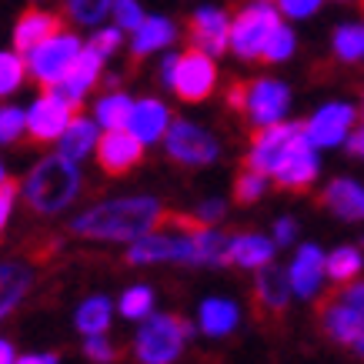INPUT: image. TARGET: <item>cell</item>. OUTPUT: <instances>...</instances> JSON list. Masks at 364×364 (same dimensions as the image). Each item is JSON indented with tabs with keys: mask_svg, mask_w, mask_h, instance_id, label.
Listing matches in <instances>:
<instances>
[{
	"mask_svg": "<svg viewBox=\"0 0 364 364\" xmlns=\"http://www.w3.org/2000/svg\"><path fill=\"white\" fill-rule=\"evenodd\" d=\"M164 214V204L157 198H117L104 200L97 208L84 210L70 221V231L87 241H137L151 234Z\"/></svg>",
	"mask_w": 364,
	"mask_h": 364,
	"instance_id": "obj_1",
	"label": "cell"
},
{
	"mask_svg": "<svg viewBox=\"0 0 364 364\" xmlns=\"http://www.w3.org/2000/svg\"><path fill=\"white\" fill-rule=\"evenodd\" d=\"M80 171L67 157H44L23 181V200L33 214H60L80 194Z\"/></svg>",
	"mask_w": 364,
	"mask_h": 364,
	"instance_id": "obj_2",
	"label": "cell"
},
{
	"mask_svg": "<svg viewBox=\"0 0 364 364\" xmlns=\"http://www.w3.org/2000/svg\"><path fill=\"white\" fill-rule=\"evenodd\" d=\"M318 324L331 341L351 348L364 334V281H348L318 301Z\"/></svg>",
	"mask_w": 364,
	"mask_h": 364,
	"instance_id": "obj_3",
	"label": "cell"
},
{
	"mask_svg": "<svg viewBox=\"0 0 364 364\" xmlns=\"http://www.w3.org/2000/svg\"><path fill=\"white\" fill-rule=\"evenodd\" d=\"M191 331L194 328L181 314H154L144 321L134 338V354L141 364H174L184 351Z\"/></svg>",
	"mask_w": 364,
	"mask_h": 364,
	"instance_id": "obj_4",
	"label": "cell"
},
{
	"mask_svg": "<svg viewBox=\"0 0 364 364\" xmlns=\"http://www.w3.org/2000/svg\"><path fill=\"white\" fill-rule=\"evenodd\" d=\"M304 141H308L304 121H277V124H267V127H254L251 154H247L244 164L257 167V171H264L271 177Z\"/></svg>",
	"mask_w": 364,
	"mask_h": 364,
	"instance_id": "obj_5",
	"label": "cell"
},
{
	"mask_svg": "<svg viewBox=\"0 0 364 364\" xmlns=\"http://www.w3.org/2000/svg\"><path fill=\"white\" fill-rule=\"evenodd\" d=\"M281 27V17L271 4H247L231 21V50L244 60H261L267 37Z\"/></svg>",
	"mask_w": 364,
	"mask_h": 364,
	"instance_id": "obj_6",
	"label": "cell"
},
{
	"mask_svg": "<svg viewBox=\"0 0 364 364\" xmlns=\"http://www.w3.org/2000/svg\"><path fill=\"white\" fill-rule=\"evenodd\" d=\"M80 50H84V47H80V37L60 31L57 37L44 41L41 47H33L31 54H27L31 57L27 70H31V77L37 80L41 87L50 90L70 74V67H74V60H77Z\"/></svg>",
	"mask_w": 364,
	"mask_h": 364,
	"instance_id": "obj_7",
	"label": "cell"
},
{
	"mask_svg": "<svg viewBox=\"0 0 364 364\" xmlns=\"http://www.w3.org/2000/svg\"><path fill=\"white\" fill-rule=\"evenodd\" d=\"M218 87V64L214 57L191 47L184 54H177V64H174V77H171V90L184 104H200L208 100Z\"/></svg>",
	"mask_w": 364,
	"mask_h": 364,
	"instance_id": "obj_8",
	"label": "cell"
},
{
	"mask_svg": "<svg viewBox=\"0 0 364 364\" xmlns=\"http://www.w3.org/2000/svg\"><path fill=\"white\" fill-rule=\"evenodd\" d=\"M164 141L171 161H177L181 167H208L218 157V141L191 121H171Z\"/></svg>",
	"mask_w": 364,
	"mask_h": 364,
	"instance_id": "obj_9",
	"label": "cell"
},
{
	"mask_svg": "<svg viewBox=\"0 0 364 364\" xmlns=\"http://www.w3.org/2000/svg\"><path fill=\"white\" fill-rule=\"evenodd\" d=\"M291 104V90L281 80H244V100L241 114L254 127H267V124L284 121V111Z\"/></svg>",
	"mask_w": 364,
	"mask_h": 364,
	"instance_id": "obj_10",
	"label": "cell"
},
{
	"mask_svg": "<svg viewBox=\"0 0 364 364\" xmlns=\"http://www.w3.org/2000/svg\"><path fill=\"white\" fill-rule=\"evenodd\" d=\"M74 111L64 97H57L54 90H47L37 97L31 111H27V134H31V144H50L57 141L60 134L67 131V124L74 121Z\"/></svg>",
	"mask_w": 364,
	"mask_h": 364,
	"instance_id": "obj_11",
	"label": "cell"
},
{
	"mask_svg": "<svg viewBox=\"0 0 364 364\" xmlns=\"http://www.w3.org/2000/svg\"><path fill=\"white\" fill-rule=\"evenodd\" d=\"M94 151H97V167L111 177L127 174V171H134V167L144 161V141L134 137L127 127L107 131L104 137H97V147H94Z\"/></svg>",
	"mask_w": 364,
	"mask_h": 364,
	"instance_id": "obj_12",
	"label": "cell"
},
{
	"mask_svg": "<svg viewBox=\"0 0 364 364\" xmlns=\"http://www.w3.org/2000/svg\"><path fill=\"white\" fill-rule=\"evenodd\" d=\"M291 277L287 271L274 264L257 267V277H254V314L257 321H277L287 308V298H291Z\"/></svg>",
	"mask_w": 364,
	"mask_h": 364,
	"instance_id": "obj_13",
	"label": "cell"
},
{
	"mask_svg": "<svg viewBox=\"0 0 364 364\" xmlns=\"http://www.w3.org/2000/svg\"><path fill=\"white\" fill-rule=\"evenodd\" d=\"M188 41L191 47H198L204 54L218 57L231 47V21L224 11H214V7H200L188 17Z\"/></svg>",
	"mask_w": 364,
	"mask_h": 364,
	"instance_id": "obj_14",
	"label": "cell"
},
{
	"mask_svg": "<svg viewBox=\"0 0 364 364\" xmlns=\"http://www.w3.org/2000/svg\"><path fill=\"white\" fill-rule=\"evenodd\" d=\"M354 117H358V111H354L351 104H328V107H321L311 121H304L308 141L314 147H334V144L348 141V134L354 127Z\"/></svg>",
	"mask_w": 364,
	"mask_h": 364,
	"instance_id": "obj_15",
	"label": "cell"
},
{
	"mask_svg": "<svg viewBox=\"0 0 364 364\" xmlns=\"http://www.w3.org/2000/svg\"><path fill=\"white\" fill-rule=\"evenodd\" d=\"M100 67H104V57H100L94 47H84V50L77 54V60H74V67H70V74L50 90H54L57 97H64L70 107H77L80 111L84 94L100 80Z\"/></svg>",
	"mask_w": 364,
	"mask_h": 364,
	"instance_id": "obj_16",
	"label": "cell"
},
{
	"mask_svg": "<svg viewBox=\"0 0 364 364\" xmlns=\"http://www.w3.org/2000/svg\"><path fill=\"white\" fill-rule=\"evenodd\" d=\"M64 27L67 23H64L60 14H47V11L31 7V11L21 14V21H17V27H14V47H17L21 54H31L33 47H41L44 41L57 37Z\"/></svg>",
	"mask_w": 364,
	"mask_h": 364,
	"instance_id": "obj_17",
	"label": "cell"
},
{
	"mask_svg": "<svg viewBox=\"0 0 364 364\" xmlns=\"http://www.w3.org/2000/svg\"><path fill=\"white\" fill-rule=\"evenodd\" d=\"M314 177H318V147L311 141H304L298 151L271 174V181H274L277 188L298 191L301 194V191H308L311 184H314Z\"/></svg>",
	"mask_w": 364,
	"mask_h": 364,
	"instance_id": "obj_18",
	"label": "cell"
},
{
	"mask_svg": "<svg viewBox=\"0 0 364 364\" xmlns=\"http://www.w3.org/2000/svg\"><path fill=\"white\" fill-rule=\"evenodd\" d=\"M324 264H328V257L321 254L318 244H304V247L294 254V264H291V271H287L294 294H301V298H314L318 287H321V277L328 274Z\"/></svg>",
	"mask_w": 364,
	"mask_h": 364,
	"instance_id": "obj_19",
	"label": "cell"
},
{
	"mask_svg": "<svg viewBox=\"0 0 364 364\" xmlns=\"http://www.w3.org/2000/svg\"><path fill=\"white\" fill-rule=\"evenodd\" d=\"M321 208L338 214L341 221H364V188L351 177H338L324 188Z\"/></svg>",
	"mask_w": 364,
	"mask_h": 364,
	"instance_id": "obj_20",
	"label": "cell"
},
{
	"mask_svg": "<svg viewBox=\"0 0 364 364\" xmlns=\"http://www.w3.org/2000/svg\"><path fill=\"white\" fill-rule=\"evenodd\" d=\"M171 127V111H167L161 100L154 97H141L134 100V111H131V124H127V131L134 137H141L144 144L151 141H161Z\"/></svg>",
	"mask_w": 364,
	"mask_h": 364,
	"instance_id": "obj_21",
	"label": "cell"
},
{
	"mask_svg": "<svg viewBox=\"0 0 364 364\" xmlns=\"http://www.w3.org/2000/svg\"><path fill=\"white\" fill-rule=\"evenodd\" d=\"M33 284V261H7L0 264V318H7Z\"/></svg>",
	"mask_w": 364,
	"mask_h": 364,
	"instance_id": "obj_22",
	"label": "cell"
},
{
	"mask_svg": "<svg viewBox=\"0 0 364 364\" xmlns=\"http://www.w3.org/2000/svg\"><path fill=\"white\" fill-rule=\"evenodd\" d=\"M57 144H60V157L77 164V161H84L97 147V124L90 121V117L74 114V121L67 124V131L57 137Z\"/></svg>",
	"mask_w": 364,
	"mask_h": 364,
	"instance_id": "obj_23",
	"label": "cell"
},
{
	"mask_svg": "<svg viewBox=\"0 0 364 364\" xmlns=\"http://www.w3.org/2000/svg\"><path fill=\"white\" fill-rule=\"evenodd\" d=\"M177 37L174 23L167 21V17H144V23L134 31V44H131V64H137L141 57L154 54V50H161V47H167L171 41Z\"/></svg>",
	"mask_w": 364,
	"mask_h": 364,
	"instance_id": "obj_24",
	"label": "cell"
},
{
	"mask_svg": "<svg viewBox=\"0 0 364 364\" xmlns=\"http://www.w3.org/2000/svg\"><path fill=\"white\" fill-rule=\"evenodd\" d=\"M271 257H274V241H267L261 234H237V237H231V264L257 271V267L271 264Z\"/></svg>",
	"mask_w": 364,
	"mask_h": 364,
	"instance_id": "obj_25",
	"label": "cell"
},
{
	"mask_svg": "<svg viewBox=\"0 0 364 364\" xmlns=\"http://www.w3.org/2000/svg\"><path fill=\"white\" fill-rule=\"evenodd\" d=\"M234 324H237V308L228 298H208L200 304V331L204 334L221 338V334L234 331Z\"/></svg>",
	"mask_w": 364,
	"mask_h": 364,
	"instance_id": "obj_26",
	"label": "cell"
},
{
	"mask_svg": "<svg viewBox=\"0 0 364 364\" xmlns=\"http://www.w3.org/2000/svg\"><path fill=\"white\" fill-rule=\"evenodd\" d=\"M131 111H134V100L121 90H114V94H104L97 100V107H94V117L97 124H104L107 131H121L131 124Z\"/></svg>",
	"mask_w": 364,
	"mask_h": 364,
	"instance_id": "obj_27",
	"label": "cell"
},
{
	"mask_svg": "<svg viewBox=\"0 0 364 364\" xmlns=\"http://www.w3.org/2000/svg\"><path fill=\"white\" fill-rule=\"evenodd\" d=\"M77 328L84 334H107L111 328V301L107 298H87L77 308Z\"/></svg>",
	"mask_w": 364,
	"mask_h": 364,
	"instance_id": "obj_28",
	"label": "cell"
},
{
	"mask_svg": "<svg viewBox=\"0 0 364 364\" xmlns=\"http://www.w3.org/2000/svg\"><path fill=\"white\" fill-rule=\"evenodd\" d=\"M328 277L334 284H348L361 274V251L358 247H338L334 254H328V264H324Z\"/></svg>",
	"mask_w": 364,
	"mask_h": 364,
	"instance_id": "obj_29",
	"label": "cell"
},
{
	"mask_svg": "<svg viewBox=\"0 0 364 364\" xmlns=\"http://www.w3.org/2000/svg\"><path fill=\"white\" fill-rule=\"evenodd\" d=\"M267 191V174L264 171H257V167L244 164L234 177V200L237 204H254V200L261 198Z\"/></svg>",
	"mask_w": 364,
	"mask_h": 364,
	"instance_id": "obj_30",
	"label": "cell"
},
{
	"mask_svg": "<svg viewBox=\"0 0 364 364\" xmlns=\"http://www.w3.org/2000/svg\"><path fill=\"white\" fill-rule=\"evenodd\" d=\"M23 74H27V60L21 57V50H0V97L21 87Z\"/></svg>",
	"mask_w": 364,
	"mask_h": 364,
	"instance_id": "obj_31",
	"label": "cell"
},
{
	"mask_svg": "<svg viewBox=\"0 0 364 364\" xmlns=\"http://www.w3.org/2000/svg\"><path fill=\"white\" fill-rule=\"evenodd\" d=\"M107 11H114V0H67V14L70 21L84 23V27H94L107 17Z\"/></svg>",
	"mask_w": 364,
	"mask_h": 364,
	"instance_id": "obj_32",
	"label": "cell"
},
{
	"mask_svg": "<svg viewBox=\"0 0 364 364\" xmlns=\"http://www.w3.org/2000/svg\"><path fill=\"white\" fill-rule=\"evenodd\" d=\"M334 54L341 60H358L364 54V27L361 23H344L341 31L334 33Z\"/></svg>",
	"mask_w": 364,
	"mask_h": 364,
	"instance_id": "obj_33",
	"label": "cell"
},
{
	"mask_svg": "<svg viewBox=\"0 0 364 364\" xmlns=\"http://www.w3.org/2000/svg\"><path fill=\"white\" fill-rule=\"evenodd\" d=\"M154 308V291L151 287H131V291H124L121 298V314L131 321H141L151 314Z\"/></svg>",
	"mask_w": 364,
	"mask_h": 364,
	"instance_id": "obj_34",
	"label": "cell"
},
{
	"mask_svg": "<svg viewBox=\"0 0 364 364\" xmlns=\"http://www.w3.org/2000/svg\"><path fill=\"white\" fill-rule=\"evenodd\" d=\"M291 54H294V33H291L284 23H281V27H277V31L267 37L261 60H267V64H277V60H287Z\"/></svg>",
	"mask_w": 364,
	"mask_h": 364,
	"instance_id": "obj_35",
	"label": "cell"
},
{
	"mask_svg": "<svg viewBox=\"0 0 364 364\" xmlns=\"http://www.w3.org/2000/svg\"><path fill=\"white\" fill-rule=\"evenodd\" d=\"M27 131V114L21 107H0V144H14Z\"/></svg>",
	"mask_w": 364,
	"mask_h": 364,
	"instance_id": "obj_36",
	"label": "cell"
},
{
	"mask_svg": "<svg viewBox=\"0 0 364 364\" xmlns=\"http://www.w3.org/2000/svg\"><path fill=\"white\" fill-rule=\"evenodd\" d=\"M114 21L121 31H137L144 23V11L137 0H114Z\"/></svg>",
	"mask_w": 364,
	"mask_h": 364,
	"instance_id": "obj_37",
	"label": "cell"
},
{
	"mask_svg": "<svg viewBox=\"0 0 364 364\" xmlns=\"http://www.w3.org/2000/svg\"><path fill=\"white\" fill-rule=\"evenodd\" d=\"M84 354H87L90 361H97V364H107V361H117V358H121V351H117V348H114L104 334H87Z\"/></svg>",
	"mask_w": 364,
	"mask_h": 364,
	"instance_id": "obj_38",
	"label": "cell"
},
{
	"mask_svg": "<svg viewBox=\"0 0 364 364\" xmlns=\"http://www.w3.org/2000/svg\"><path fill=\"white\" fill-rule=\"evenodd\" d=\"M87 47H94V50H97V54L107 60V57H111L114 50L121 47V27H107V31H97L94 37H90Z\"/></svg>",
	"mask_w": 364,
	"mask_h": 364,
	"instance_id": "obj_39",
	"label": "cell"
},
{
	"mask_svg": "<svg viewBox=\"0 0 364 364\" xmlns=\"http://www.w3.org/2000/svg\"><path fill=\"white\" fill-rule=\"evenodd\" d=\"M17 191H21L17 181H0V231H4V224H7V218H11V208H14Z\"/></svg>",
	"mask_w": 364,
	"mask_h": 364,
	"instance_id": "obj_40",
	"label": "cell"
},
{
	"mask_svg": "<svg viewBox=\"0 0 364 364\" xmlns=\"http://www.w3.org/2000/svg\"><path fill=\"white\" fill-rule=\"evenodd\" d=\"M321 4H324V0H281V11H284L287 17L301 21V17H311Z\"/></svg>",
	"mask_w": 364,
	"mask_h": 364,
	"instance_id": "obj_41",
	"label": "cell"
},
{
	"mask_svg": "<svg viewBox=\"0 0 364 364\" xmlns=\"http://www.w3.org/2000/svg\"><path fill=\"white\" fill-rule=\"evenodd\" d=\"M294 234H298V224L291 221V218H284V221H277V228H274V244H291Z\"/></svg>",
	"mask_w": 364,
	"mask_h": 364,
	"instance_id": "obj_42",
	"label": "cell"
},
{
	"mask_svg": "<svg viewBox=\"0 0 364 364\" xmlns=\"http://www.w3.org/2000/svg\"><path fill=\"white\" fill-rule=\"evenodd\" d=\"M221 214H224V204H221V200H208V204H204V208L198 210V218H200V221H204V224L218 221Z\"/></svg>",
	"mask_w": 364,
	"mask_h": 364,
	"instance_id": "obj_43",
	"label": "cell"
},
{
	"mask_svg": "<svg viewBox=\"0 0 364 364\" xmlns=\"http://www.w3.org/2000/svg\"><path fill=\"white\" fill-rule=\"evenodd\" d=\"M14 364H57V354H27V358H21Z\"/></svg>",
	"mask_w": 364,
	"mask_h": 364,
	"instance_id": "obj_44",
	"label": "cell"
},
{
	"mask_svg": "<svg viewBox=\"0 0 364 364\" xmlns=\"http://www.w3.org/2000/svg\"><path fill=\"white\" fill-rule=\"evenodd\" d=\"M348 151H351V154H364V131L348 137Z\"/></svg>",
	"mask_w": 364,
	"mask_h": 364,
	"instance_id": "obj_45",
	"label": "cell"
},
{
	"mask_svg": "<svg viewBox=\"0 0 364 364\" xmlns=\"http://www.w3.org/2000/svg\"><path fill=\"white\" fill-rule=\"evenodd\" d=\"M0 364H14V344L0 341Z\"/></svg>",
	"mask_w": 364,
	"mask_h": 364,
	"instance_id": "obj_46",
	"label": "cell"
},
{
	"mask_svg": "<svg viewBox=\"0 0 364 364\" xmlns=\"http://www.w3.org/2000/svg\"><path fill=\"white\" fill-rule=\"evenodd\" d=\"M351 351L358 354V358H364V334H361V338H358V341L351 344Z\"/></svg>",
	"mask_w": 364,
	"mask_h": 364,
	"instance_id": "obj_47",
	"label": "cell"
},
{
	"mask_svg": "<svg viewBox=\"0 0 364 364\" xmlns=\"http://www.w3.org/2000/svg\"><path fill=\"white\" fill-rule=\"evenodd\" d=\"M0 181H7V177H4V167H0Z\"/></svg>",
	"mask_w": 364,
	"mask_h": 364,
	"instance_id": "obj_48",
	"label": "cell"
}]
</instances>
